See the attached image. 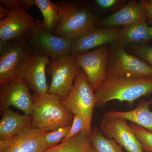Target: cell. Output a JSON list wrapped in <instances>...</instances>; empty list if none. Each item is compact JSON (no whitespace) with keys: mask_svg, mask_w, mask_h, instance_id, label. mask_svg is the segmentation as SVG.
I'll list each match as a JSON object with an SVG mask.
<instances>
[{"mask_svg":"<svg viewBox=\"0 0 152 152\" xmlns=\"http://www.w3.org/2000/svg\"><path fill=\"white\" fill-rule=\"evenodd\" d=\"M54 3L61 12L60 22L54 35L72 41L98 28L99 19L88 4L66 0Z\"/></svg>","mask_w":152,"mask_h":152,"instance_id":"obj_1","label":"cell"},{"mask_svg":"<svg viewBox=\"0 0 152 152\" xmlns=\"http://www.w3.org/2000/svg\"><path fill=\"white\" fill-rule=\"evenodd\" d=\"M96 107H103L117 100L132 104L142 96L152 93V77L137 79L105 78L95 91Z\"/></svg>","mask_w":152,"mask_h":152,"instance_id":"obj_2","label":"cell"},{"mask_svg":"<svg viewBox=\"0 0 152 152\" xmlns=\"http://www.w3.org/2000/svg\"><path fill=\"white\" fill-rule=\"evenodd\" d=\"M32 95L34 103L32 127L47 132L72 126L74 115L56 95L48 92L42 96Z\"/></svg>","mask_w":152,"mask_h":152,"instance_id":"obj_3","label":"cell"},{"mask_svg":"<svg viewBox=\"0 0 152 152\" xmlns=\"http://www.w3.org/2000/svg\"><path fill=\"white\" fill-rule=\"evenodd\" d=\"M152 77L151 66L128 53L125 47L117 43L111 45L106 78L137 79Z\"/></svg>","mask_w":152,"mask_h":152,"instance_id":"obj_4","label":"cell"},{"mask_svg":"<svg viewBox=\"0 0 152 152\" xmlns=\"http://www.w3.org/2000/svg\"><path fill=\"white\" fill-rule=\"evenodd\" d=\"M72 54L49 60L46 73L51 77L48 93L56 95L61 101L68 96L76 77L81 71Z\"/></svg>","mask_w":152,"mask_h":152,"instance_id":"obj_5","label":"cell"},{"mask_svg":"<svg viewBox=\"0 0 152 152\" xmlns=\"http://www.w3.org/2000/svg\"><path fill=\"white\" fill-rule=\"evenodd\" d=\"M25 37L34 52L46 55L50 59L72 54V41L49 32L41 20L36 21Z\"/></svg>","mask_w":152,"mask_h":152,"instance_id":"obj_6","label":"cell"},{"mask_svg":"<svg viewBox=\"0 0 152 152\" xmlns=\"http://www.w3.org/2000/svg\"><path fill=\"white\" fill-rule=\"evenodd\" d=\"M61 102L71 113L74 115L81 114L92 121L96 104V96L83 70L75 79L73 86L68 96Z\"/></svg>","mask_w":152,"mask_h":152,"instance_id":"obj_7","label":"cell"},{"mask_svg":"<svg viewBox=\"0 0 152 152\" xmlns=\"http://www.w3.org/2000/svg\"><path fill=\"white\" fill-rule=\"evenodd\" d=\"M34 52L25 37L7 42L0 41V86L18 77L17 67Z\"/></svg>","mask_w":152,"mask_h":152,"instance_id":"obj_8","label":"cell"},{"mask_svg":"<svg viewBox=\"0 0 152 152\" xmlns=\"http://www.w3.org/2000/svg\"><path fill=\"white\" fill-rule=\"evenodd\" d=\"M50 58L42 54L34 52L25 58L17 67V76L26 82L34 94L42 96L46 94V69Z\"/></svg>","mask_w":152,"mask_h":152,"instance_id":"obj_9","label":"cell"},{"mask_svg":"<svg viewBox=\"0 0 152 152\" xmlns=\"http://www.w3.org/2000/svg\"><path fill=\"white\" fill-rule=\"evenodd\" d=\"M26 82L17 77L0 86V110L2 113L10 107L21 110L25 115L32 116L34 103Z\"/></svg>","mask_w":152,"mask_h":152,"instance_id":"obj_10","label":"cell"},{"mask_svg":"<svg viewBox=\"0 0 152 152\" xmlns=\"http://www.w3.org/2000/svg\"><path fill=\"white\" fill-rule=\"evenodd\" d=\"M109 51L110 47L106 45L89 51L74 55L78 64L84 72L95 91L106 78Z\"/></svg>","mask_w":152,"mask_h":152,"instance_id":"obj_11","label":"cell"},{"mask_svg":"<svg viewBox=\"0 0 152 152\" xmlns=\"http://www.w3.org/2000/svg\"><path fill=\"white\" fill-rule=\"evenodd\" d=\"M99 129L106 137L114 139L127 152H144L142 144L126 120L104 116Z\"/></svg>","mask_w":152,"mask_h":152,"instance_id":"obj_12","label":"cell"},{"mask_svg":"<svg viewBox=\"0 0 152 152\" xmlns=\"http://www.w3.org/2000/svg\"><path fill=\"white\" fill-rule=\"evenodd\" d=\"M35 22L24 7L10 11L7 16L0 20V41L7 42L24 37Z\"/></svg>","mask_w":152,"mask_h":152,"instance_id":"obj_13","label":"cell"},{"mask_svg":"<svg viewBox=\"0 0 152 152\" xmlns=\"http://www.w3.org/2000/svg\"><path fill=\"white\" fill-rule=\"evenodd\" d=\"M46 133L29 128L10 140L0 142V152H44L49 148L45 139Z\"/></svg>","mask_w":152,"mask_h":152,"instance_id":"obj_14","label":"cell"},{"mask_svg":"<svg viewBox=\"0 0 152 152\" xmlns=\"http://www.w3.org/2000/svg\"><path fill=\"white\" fill-rule=\"evenodd\" d=\"M119 29L117 28H97L81 37L72 41V54H79L102 46L117 43Z\"/></svg>","mask_w":152,"mask_h":152,"instance_id":"obj_15","label":"cell"},{"mask_svg":"<svg viewBox=\"0 0 152 152\" xmlns=\"http://www.w3.org/2000/svg\"><path fill=\"white\" fill-rule=\"evenodd\" d=\"M147 20V12L145 7L137 1L132 0L116 12L99 20L98 27L117 28Z\"/></svg>","mask_w":152,"mask_h":152,"instance_id":"obj_16","label":"cell"},{"mask_svg":"<svg viewBox=\"0 0 152 152\" xmlns=\"http://www.w3.org/2000/svg\"><path fill=\"white\" fill-rule=\"evenodd\" d=\"M32 117L20 115L10 108L2 113L0 121V142L10 140L20 133L32 127Z\"/></svg>","mask_w":152,"mask_h":152,"instance_id":"obj_17","label":"cell"},{"mask_svg":"<svg viewBox=\"0 0 152 152\" xmlns=\"http://www.w3.org/2000/svg\"><path fill=\"white\" fill-rule=\"evenodd\" d=\"M152 102V100L142 101L139 103L137 107L131 110L109 111L106 112L104 116L122 118L152 132V112L149 108Z\"/></svg>","mask_w":152,"mask_h":152,"instance_id":"obj_18","label":"cell"},{"mask_svg":"<svg viewBox=\"0 0 152 152\" xmlns=\"http://www.w3.org/2000/svg\"><path fill=\"white\" fill-rule=\"evenodd\" d=\"M147 21L124 26L119 31L117 44L122 46L145 45L151 40Z\"/></svg>","mask_w":152,"mask_h":152,"instance_id":"obj_19","label":"cell"},{"mask_svg":"<svg viewBox=\"0 0 152 152\" xmlns=\"http://www.w3.org/2000/svg\"><path fill=\"white\" fill-rule=\"evenodd\" d=\"M91 129L92 127L82 131L44 152H96L91 142Z\"/></svg>","mask_w":152,"mask_h":152,"instance_id":"obj_20","label":"cell"},{"mask_svg":"<svg viewBox=\"0 0 152 152\" xmlns=\"http://www.w3.org/2000/svg\"><path fill=\"white\" fill-rule=\"evenodd\" d=\"M35 6L39 9L43 18V23L49 32L54 34L59 24L61 12L58 6L50 0H35Z\"/></svg>","mask_w":152,"mask_h":152,"instance_id":"obj_21","label":"cell"},{"mask_svg":"<svg viewBox=\"0 0 152 152\" xmlns=\"http://www.w3.org/2000/svg\"><path fill=\"white\" fill-rule=\"evenodd\" d=\"M91 142L96 152H124L114 139L106 137L96 126L92 128Z\"/></svg>","mask_w":152,"mask_h":152,"instance_id":"obj_22","label":"cell"},{"mask_svg":"<svg viewBox=\"0 0 152 152\" xmlns=\"http://www.w3.org/2000/svg\"><path fill=\"white\" fill-rule=\"evenodd\" d=\"M130 126L142 146L144 151L152 152V132L131 123Z\"/></svg>","mask_w":152,"mask_h":152,"instance_id":"obj_23","label":"cell"},{"mask_svg":"<svg viewBox=\"0 0 152 152\" xmlns=\"http://www.w3.org/2000/svg\"><path fill=\"white\" fill-rule=\"evenodd\" d=\"M91 122L92 121L83 115L81 114L75 115L69 132L66 137L63 140L72 137L82 131L91 128Z\"/></svg>","mask_w":152,"mask_h":152,"instance_id":"obj_24","label":"cell"},{"mask_svg":"<svg viewBox=\"0 0 152 152\" xmlns=\"http://www.w3.org/2000/svg\"><path fill=\"white\" fill-rule=\"evenodd\" d=\"M71 126L61 128L56 130L46 133L45 139L49 148L57 145L65 138L69 132Z\"/></svg>","mask_w":152,"mask_h":152,"instance_id":"obj_25","label":"cell"},{"mask_svg":"<svg viewBox=\"0 0 152 152\" xmlns=\"http://www.w3.org/2000/svg\"><path fill=\"white\" fill-rule=\"evenodd\" d=\"M129 48L131 52L140 57L152 66V46L132 45H129Z\"/></svg>","mask_w":152,"mask_h":152,"instance_id":"obj_26","label":"cell"},{"mask_svg":"<svg viewBox=\"0 0 152 152\" xmlns=\"http://www.w3.org/2000/svg\"><path fill=\"white\" fill-rule=\"evenodd\" d=\"M126 1L124 0H95L92 2L100 9L111 10L121 8L125 5Z\"/></svg>","mask_w":152,"mask_h":152,"instance_id":"obj_27","label":"cell"},{"mask_svg":"<svg viewBox=\"0 0 152 152\" xmlns=\"http://www.w3.org/2000/svg\"><path fill=\"white\" fill-rule=\"evenodd\" d=\"M0 3L5 6L10 12L18 8H25L24 0H1Z\"/></svg>","mask_w":152,"mask_h":152,"instance_id":"obj_28","label":"cell"},{"mask_svg":"<svg viewBox=\"0 0 152 152\" xmlns=\"http://www.w3.org/2000/svg\"><path fill=\"white\" fill-rule=\"evenodd\" d=\"M140 4L143 6L146 10L147 12V20L148 23H150L152 26V5L148 1L142 0L140 1Z\"/></svg>","mask_w":152,"mask_h":152,"instance_id":"obj_29","label":"cell"},{"mask_svg":"<svg viewBox=\"0 0 152 152\" xmlns=\"http://www.w3.org/2000/svg\"><path fill=\"white\" fill-rule=\"evenodd\" d=\"M10 12L3 4H0V19L2 20L8 15Z\"/></svg>","mask_w":152,"mask_h":152,"instance_id":"obj_30","label":"cell"},{"mask_svg":"<svg viewBox=\"0 0 152 152\" xmlns=\"http://www.w3.org/2000/svg\"><path fill=\"white\" fill-rule=\"evenodd\" d=\"M150 34L151 40H152V26H150Z\"/></svg>","mask_w":152,"mask_h":152,"instance_id":"obj_31","label":"cell"},{"mask_svg":"<svg viewBox=\"0 0 152 152\" xmlns=\"http://www.w3.org/2000/svg\"><path fill=\"white\" fill-rule=\"evenodd\" d=\"M149 1V2L152 5V0H149V1Z\"/></svg>","mask_w":152,"mask_h":152,"instance_id":"obj_32","label":"cell"}]
</instances>
